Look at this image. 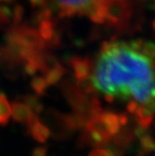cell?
I'll list each match as a JSON object with an SVG mask.
<instances>
[{
  "instance_id": "cell-13",
  "label": "cell",
  "mask_w": 155,
  "mask_h": 156,
  "mask_svg": "<svg viewBox=\"0 0 155 156\" xmlns=\"http://www.w3.org/2000/svg\"><path fill=\"white\" fill-rule=\"evenodd\" d=\"M48 83L44 78L42 77H35L31 81V88L33 89L35 94L42 95L48 88Z\"/></svg>"
},
{
  "instance_id": "cell-19",
  "label": "cell",
  "mask_w": 155,
  "mask_h": 156,
  "mask_svg": "<svg viewBox=\"0 0 155 156\" xmlns=\"http://www.w3.org/2000/svg\"><path fill=\"white\" fill-rule=\"evenodd\" d=\"M118 118H119V122L121 126H126L128 124V117L126 114H119L118 115Z\"/></svg>"
},
{
  "instance_id": "cell-16",
  "label": "cell",
  "mask_w": 155,
  "mask_h": 156,
  "mask_svg": "<svg viewBox=\"0 0 155 156\" xmlns=\"http://www.w3.org/2000/svg\"><path fill=\"white\" fill-rule=\"evenodd\" d=\"M106 150H107L108 156H123V151H122L120 148H118L117 146L116 147H115V146L109 147Z\"/></svg>"
},
{
  "instance_id": "cell-4",
  "label": "cell",
  "mask_w": 155,
  "mask_h": 156,
  "mask_svg": "<svg viewBox=\"0 0 155 156\" xmlns=\"http://www.w3.org/2000/svg\"><path fill=\"white\" fill-rule=\"evenodd\" d=\"M154 113V101L145 103V104H139L134 114L136 115V120L138 126L144 129L149 128L153 120Z\"/></svg>"
},
{
  "instance_id": "cell-3",
  "label": "cell",
  "mask_w": 155,
  "mask_h": 156,
  "mask_svg": "<svg viewBox=\"0 0 155 156\" xmlns=\"http://www.w3.org/2000/svg\"><path fill=\"white\" fill-rule=\"evenodd\" d=\"M26 128H27L28 133L32 136V138L39 143H44L51 136V130L44 124L38 120L36 114H32L30 119L26 123Z\"/></svg>"
},
{
  "instance_id": "cell-8",
  "label": "cell",
  "mask_w": 155,
  "mask_h": 156,
  "mask_svg": "<svg viewBox=\"0 0 155 156\" xmlns=\"http://www.w3.org/2000/svg\"><path fill=\"white\" fill-rule=\"evenodd\" d=\"M11 117V105L4 94H0V126L8 124Z\"/></svg>"
},
{
  "instance_id": "cell-15",
  "label": "cell",
  "mask_w": 155,
  "mask_h": 156,
  "mask_svg": "<svg viewBox=\"0 0 155 156\" xmlns=\"http://www.w3.org/2000/svg\"><path fill=\"white\" fill-rule=\"evenodd\" d=\"M47 153H48L47 146H38V147H35L33 149L31 156H47Z\"/></svg>"
},
{
  "instance_id": "cell-6",
  "label": "cell",
  "mask_w": 155,
  "mask_h": 156,
  "mask_svg": "<svg viewBox=\"0 0 155 156\" xmlns=\"http://www.w3.org/2000/svg\"><path fill=\"white\" fill-rule=\"evenodd\" d=\"M100 116H101L102 120L104 121L105 125H106L107 130L112 138L115 134L118 133V131L120 130V127H121L118 115L111 111H107V112L101 111Z\"/></svg>"
},
{
  "instance_id": "cell-18",
  "label": "cell",
  "mask_w": 155,
  "mask_h": 156,
  "mask_svg": "<svg viewBox=\"0 0 155 156\" xmlns=\"http://www.w3.org/2000/svg\"><path fill=\"white\" fill-rule=\"evenodd\" d=\"M138 106H139V103H137L136 101H134V100H131L127 105V110L129 113L134 114L135 111H136V109L138 108Z\"/></svg>"
},
{
  "instance_id": "cell-11",
  "label": "cell",
  "mask_w": 155,
  "mask_h": 156,
  "mask_svg": "<svg viewBox=\"0 0 155 156\" xmlns=\"http://www.w3.org/2000/svg\"><path fill=\"white\" fill-rule=\"evenodd\" d=\"M65 74V69L60 65H55L47 73V76L44 77L48 85H55L62 79Z\"/></svg>"
},
{
  "instance_id": "cell-21",
  "label": "cell",
  "mask_w": 155,
  "mask_h": 156,
  "mask_svg": "<svg viewBox=\"0 0 155 156\" xmlns=\"http://www.w3.org/2000/svg\"><path fill=\"white\" fill-rule=\"evenodd\" d=\"M2 1H11V0H2Z\"/></svg>"
},
{
  "instance_id": "cell-12",
  "label": "cell",
  "mask_w": 155,
  "mask_h": 156,
  "mask_svg": "<svg viewBox=\"0 0 155 156\" xmlns=\"http://www.w3.org/2000/svg\"><path fill=\"white\" fill-rule=\"evenodd\" d=\"M77 87H78L79 91H80L81 93H83L84 95L91 94V93H93V91L95 90V87H94V84H93V81H92L91 76L86 77L84 79L78 80Z\"/></svg>"
},
{
  "instance_id": "cell-20",
  "label": "cell",
  "mask_w": 155,
  "mask_h": 156,
  "mask_svg": "<svg viewBox=\"0 0 155 156\" xmlns=\"http://www.w3.org/2000/svg\"><path fill=\"white\" fill-rule=\"evenodd\" d=\"M30 1L33 3L34 5H41V4L44 3V0H30Z\"/></svg>"
},
{
  "instance_id": "cell-10",
  "label": "cell",
  "mask_w": 155,
  "mask_h": 156,
  "mask_svg": "<svg viewBox=\"0 0 155 156\" xmlns=\"http://www.w3.org/2000/svg\"><path fill=\"white\" fill-rule=\"evenodd\" d=\"M138 138L140 139L139 156H145L154 150V140L150 134L145 132L144 134H142Z\"/></svg>"
},
{
  "instance_id": "cell-17",
  "label": "cell",
  "mask_w": 155,
  "mask_h": 156,
  "mask_svg": "<svg viewBox=\"0 0 155 156\" xmlns=\"http://www.w3.org/2000/svg\"><path fill=\"white\" fill-rule=\"evenodd\" d=\"M89 156H108L107 150L104 148H97L92 150L90 153H89Z\"/></svg>"
},
{
  "instance_id": "cell-2",
  "label": "cell",
  "mask_w": 155,
  "mask_h": 156,
  "mask_svg": "<svg viewBox=\"0 0 155 156\" xmlns=\"http://www.w3.org/2000/svg\"><path fill=\"white\" fill-rule=\"evenodd\" d=\"M110 0H57L62 15L100 12L105 16V7ZM105 18V17H104Z\"/></svg>"
},
{
  "instance_id": "cell-7",
  "label": "cell",
  "mask_w": 155,
  "mask_h": 156,
  "mask_svg": "<svg viewBox=\"0 0 155 156\" xmlns=\"http://www.w3.org/2000/svg\"><path fill=\"white\" fill-rule=\"evenodd\" d=\"M72 67H74L75 77L78 80L91 76V64L87 59L75 58V61L72 62Z\"/></svg>"
},
{
  "instance_id": "cell-1",
  "label": "cell",
  "mask_w": 155,
  "mask_h": 156,
  "mask_svg": "<svg viewBox=\"0 0 155 156\" xmlns=\"http://www.w3.org/2000/svg\"><path fill=\"white\" fill-rule=\"evenodd\" d=\"M153 58L152 42L106 44L91 77L94 87L110 103L130 98L139 104L154 101Z\"/></svg>"
},
{
  "instance_id": "cell-14",
  "label": "cell",
  "mask_w": 155,
  "mask_h": 156,
  "mask_svg": "<svg viewBox=\"0 0 155 156\" xmlns=\"http://www.w3.org/2000/svg\"><path fill=\"white\" fill-rule=\"evenodd\" d=\"M24 101H25V104L28 106L29 109L34 113V114H39L44 107H42V104L41 102L38 101V99L34 97V96H26L24 98Z\"/></svg>"
},
{
  "instance_id": "cell-5",
  "label": "cell",
  "mask_w": 155,
  "mask_h": 156,
  "mask_svg": "<svg viewBox=\"0 0 155 156\" xmlns=\"http://www.w3.org/2000/svg\"><path fill=\"white\" fill-rule=\"evenodd\" d=\"M33 114L25 103L21 102H13L11 105V116L13 120L22 124H26L30 117Z\"/></svg>"
},
{
  "instance_id": "cell-9",
  "label": "cell",
  "mask_w": 155,
  "mask_h": 156,
  "mask_svg": "<svg viewBox=\"0 0 155 156\" xmlns=\"http://www.w3.org/2000/svg\"><path fill=\"white\" fill-rule=\"evenodd\" d=\"M114 145L117 147H124L130 144V142L132 141V139L134 137V133L131 132V130L128 129H124L122 131H118L117 134H115L114 136Z\"/></svg>"
}]
</instances>
